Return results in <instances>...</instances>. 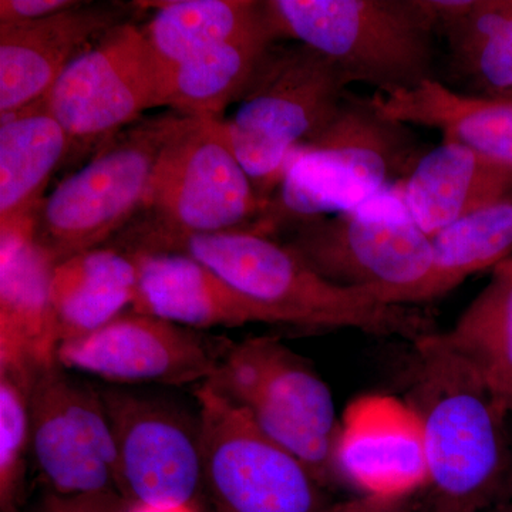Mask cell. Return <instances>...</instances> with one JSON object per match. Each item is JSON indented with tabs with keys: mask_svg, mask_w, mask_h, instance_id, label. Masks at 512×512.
Here are the masks:
<instances>
[{
	"mask_svg": "<svg viewBox=\"0 0 512 512\" xmlns=\"http://www.w3.org/2000/svg\"><path fill=\"white\" fill-rule=\"evenodd\" d=\"M419 491L399 494H365L319 512H420Z\"/></svg>",
	"mask_w": 512,
	"mask_h": 512,
	"instance_id": "obj_30",
	"label": "cell"
},
{
	"mask_svg": "<svg viewBox=\"0 0 512 512\" xmlns=\"http://www.w3.org/2000/svg\"><path fill=\"white\" fill-rule=\"evenodd\" d=\"M433 281L429 301L468 276L512 258V198L467 215L431 238Z\"/></svg>",
	"mask_w": 512,
	"mask_h": 512,
	"instance_id": "obj_26",
	"label": "cell"
},
{
	"mask_svg": "<svg viewBox=\"0 0 512 512\" xmlns=\"http://www.w3.org/2000/svg\"><path fill=\"white\" fill-rule=\"evenodd\" d=\"M207 382L299 458L320 484L336 474L340 421L328 384L308 360L279 340L247 339L229 346Z\"/></svg>",
	"mask_w": 512,
	"mask_h": 512,
	"instance_id": "obj_9",
	"label": "cell"
},
{
	"mask_svg": "<svg viewBox=\"0 0 512 512\" xmlns=\"http://www.w3.org/2000/svg\"><path fill=\"white\" fill-rule=\"evenodd\" d=\"M497 97H500V99H507V100L512 101V92L504 93V94H501V96H497Z\"/></svg>",
	"mask_w": 512,
	"mask_h": 512,
	"instance_id": "obj_35",
	"label": "cell"
},
{
	"mask_svg": "<svg viewBox=\"0 0 512 512\" xmlns=\"http://www.w3.org/2000/svg\"><path fill=\"white\" fill-rule=\"evenodd\" d=\"M72 150V141L42 100L2 117L0 245L32 237L47 184Z\"/></svg>",
	"mask_w": 512,
	"mask_h": 512,
	"instance_id": "obj_20",
	"label": "cell"
},
{
	"mask_svg": "<svg viewBox=\"0 0 512 512\" xmlns=\"http://www.w3.org/2000/svg\"><path fill=\"white\" fill-rule=\"evenodd\" d=\"M55 266L33 237L0 247V370L35 375L40 367L59 362Z\"/></svg>",
	"mask_w": 512,
	"mask_h": 512,
	"instance_id": "obj_17",
	"label": "cell"
},
{
	"mask_svg": "<svg viewBox=\"0 0 512 512\" xmlns=\"http://www.w3.org/2000/svg\"><path fill=\"white\" fill-rule=\"evenodd\" d=\"M488 512H512V497L501 501V503L495 504L493 508L488 510Z\"/></svg>",
	"mask_w": 512,
	"mask_h": 512,
	"instance_id": "obj_33",
	"label": "cell"
},
{
	"mask_svg": "<svg viewBox=\"0 0 512 512\" xmlns=\"http://www.w3.org/2000/svg\"><path fill=\"white\" fill-rule=\"evenodd\" d=\"M128 512H195L192 507H151V505L133 504Z\"/></svg>",
	"mask_w": 512,
	"mask_h": 512,
	"instance_id": "obj_32",
	"label": "cell"
},
{
	"mask_svg": "<svg viewBox=\"0 0 512 512\" xmlns=\"http://www.w3.org/2000/svg\"><path fill=\"white\" fill-rule=\"evenodd\" d=\"M288 231L292 238L285 245L332 284L373 293L389 305L429 301L433 245L402 198L369 201Z\"/></svg>",
	"mask_w": 512,
	"mask_h": 512,
	"instance_id": "obj_8",
	"label": "cell"
},
{
	"mask_svg": "<svg viewBox=\"0 0 512 512\" xmlns=\"http://www.w3.org/2000/svg\"><path fill=\"white\" fill-rule=\"evenodd\" d=\"M188 120L170 110L109 138L45 197L33 224L36 244L59 264L123 232L143 208L161 151Z\"/></svg>",
	"mask_w": 512,
	"mask_h": 512,
	"instance_id": "obj_7",
	"label": "cell"
},
{
	"mask_svg": "<svg viewBox=\"0 0 512 512\" xmlns=\"http://www.w3.org/2000/svg\"><path fill=\"white\" fill-rule=\"evenodd\" d=\"M441 335L504 404L512 393V258L494 268L454 328Z\"/></svg>",
	"mask_w": 512,
	"mask_h": 512,
	"instance_id": "obj_25",
	"label": "cell"
},
{
	"mask_svg": "<svg viewBox=\"0 0 512 512\" xmlns=\"http://www.w3.org/2000/svg\"><path fill=\"white\" fill-rule=\"evenodd\" d=\"M335 470L366 494L426 488V453L416 414L389 396L356 400L340 421Z\"/></svg>",
	"mask_w": 512,
	"mask_h": 512,
	"instance_id": "obj_16",
	"label": "cell"
},
{
	"mask_svg": "<svg viewBox=\"0 0 512 512\" xmlns=\"http://www.w3.org/2000/svg\"><path fill=\"white\" fill-rule=\"evenodd\" d=\"M512 198V170L463 144L443 141L407 174L402 201L427 237Z\"/></svg>",
	"mask_w": 512,
	"mask_h": 512,
	"instance_id": "obj_19",
	"label": "cell"
},
{
	"mask_svg": "<svg viewBox=\"0 0 512 512\" xmlns=\"http://www.w3.org/2000/svg\"><path fill=\"white\" fill-rule=\"evenodd\" d=\"M117 450L119 491L130 504L192 507L201 484L200 424L137 394L101 393Z\"/></svg>",
	"mask_w": 512,
	"mask_h": 512,
	"instance_id": "obj_13",
	"label": "cell"
},
{
	"mask_svg": "<svg viewBox=\"0 0 512 512\" xmlns=\"http://www.w3.org/2000/svg\"><path fill=\"white\" fill-rule=\"evenodd\" d=\"M421 512H440V511H436V510H433V508L426 507V508H421Z\"/></svg>",
	"mask_w": 512,
	"mask_h": 512,
	"instance_id": "obj_36",
	"label": "cell"
},
{
	"mask_svg": "<svg viewBox=\"0 0 512 512\" xmlns=\"http://www.w3.org/2000/svg\"><path fill=\"white\" fill-rule=\"evenodd\" d=\"M406 143L402 124L384 120L367 100L346 99L322 133L293 151L264 214L245 231L272 237L362 207L409 163Z\"/></svg>",
	"mask_w": 512,
	"mask_h": 512,
	"instance_id": "obj_5",
	"label": "cell"
},
{
	"mask_svg": "<svg viewBox=\"0 0 512 512\" xmlns=\"http://www.w3.org/2000/svg\"><path fill=\"white\" fill-rule=\"evenodd\" d=\"M275 42L268 25L212 47L161 77L157 107L190 117L224 119L245 92L266 50Z\"/></svg>",
	"mask_w": 512,
	"mask_h": 512,
	"instance_id": "obj_23",
	"label": "cell"
},
{
	"mask_svg": "<svg viewBox=\"0 0 512 512\" xmlns=\"http://www.w3.org/2000/svg\"><path fill=\"white\" fill-rule=\"evenodd\" d=\"M265 208L224 120L190 117L161 151L143 208L116 247L151 252L174 239L244 231Z\"/></svg>",
	"mask_w": 512,
	"mask_h": 512,
	"instance_id": "obj_3",
	"label": "cell"
},
{
	"mask_svg": "<svg viewBox=\"0 0 512 512\" xmlns=\"http://www.w3.org/2000/svg\"><path fill=\"white\" fill-rule=\"evenodd\" d=\"M200 406L204 484L221 512H319V483L238 404L204 382Z\"/></svg>",
	"mask_w": 512,
	"mask_h": 512,
	"instance_id": "obj_10",
	"label": "cell"
},
{
	"mask_svg": "<svg viewBox=\"0 0 512 512\" xmlns=\"http://www.w3.org/2000/svg\"><path fill=\"white\" fill-rule=\"evenodd\" d=\"M350 80L311 47L272 43L224 120L232 150L268 204L293 151L322 133L345 104Z\"/></svg>",
	"mask_w": 512,
	"mask_h": 512,
	"instance_id": "obj_6",
	"label": "cell"
},
{
	"mask_svg": "<svg viewBox=\"0 0 512 512\" xmlns=\"http://www.w3.org/2000/svg\"><path fill=\"white\" fill-rule=\"evenodd\" d=\"M62 367L59 362L40 367L30 384L36 466L55 494H120L116 443L103 397Z\"/></svg>",
	"mask_w": 512,
	"mask_h": 512,
	"instance_id": "obj_12",
	"label": "cell"
},
{
	"mask_svg": "<svg viewBox=\"0 0 512 512\" xmlns=\"http://www.w3.org/2000/svg\"><path fill=\"white\" fill-rule=\"evenodd\" d=\"M133 504L120 494L47 495L40 512H128Z\"/></svg>",
	"mask_w": 512,
	"mask_h": 512,
	"instance_id": "obj_29",
	"label": "cell"
},
{
	"mask_svg": "<svg viewBox=\"0 0 512 512\" xmlns=\"http://www.w3.org/2000/svg\"><path fill=\"white\" fill-rule=\"evenodd\" d=\"M231 345L197 330L134 312L57 349L60 365L116 383L207 382Z\"/></svg>",
	"mask_w": 512,
	"mask_h": 512,
	"instance_id": "obj_14",
	"label": "cell"
},
{
	"mask_svg": "<svg viewBox=\"0 0 512 512\" xmlns=\"http://www.w3.org/2000/svg\"><path fill=\"white\" fill-rule=\"evenodd\" d=\"M136 8L80 2L47 18L0 25V116L45 99L64 69L101 36L131 22Z\"/></svg>",
	"mask_w": 512,
	"mask_h": 512,
	"instance_id": "obj_15",
	"label": "cell"
},
{
	"mask_svg": "<svg viewBox=\"0 0 512 512\" xmlns=\"http://www.w3.org/2000/svg\"><path fill=\"white\" fill-rule=\"evenodd\" d=\"M262 6L275 42L311 47L338 64L350 83L392 92L433 79L437 29L424 0H271Z\"/></svg>",
	"mask_w": 512,
	"mask_h": 512,
	"instance_id": "obj_4",
	"label": "cell"
},
{
	"mask_svg": "<svg viewBox=\"0 0 512 512\" xmlns=\"http://www.w3.org/2000/svg\"><path fill=\"white\" fill-rule=\"evenodd\" d=\"M456 67L483 92L481 96L512 92V19Z\"/></svg>",
	"mask_w": 512,
	"mask_h": 512,
	"instance_id": "obj_28",
	"label": "cell"
},
{
	"mask_svg": "<svg viewBox=\"0 0 512 512\" xmlns=\"http://www.w3.org/2000/svg\"><path fill=\"white\" fill-rule=\"evenodd\" d=\"M136 258L117 247L90 249L56 264L52 302L60 345L103 328L133 305Z\"/></svg>",
	"mask_w": 512,
	"mask_h": 512,
	"instance_id": "obj_22",
	"label": "cell"
},
{
	"mask_svg": "<svg viewBox=\"0 0 512 512\" xmlns=\"http://www.w3.org/2000/svg\"><path fill=\"white\" fill-rule=\"evenodd\" d=\"M160 74L143 28L127 22L80 53L42 99L73 147L109 140L157 109Z\"/></svg>",
	"mask_w": 512,
	"mask_h": 512,
	"instance_id": "obj_11",
	"label": "cell"
},
{
	"mask_svg": "<svg viewBox=\"0 0 512 512\" xmlns=\"http://www.w3.org/2000/svg\"><path fill=\"white\" fill-rule=\"evenodd\" d=\"M414 346L406 403L423 433L429 507L488 511L510 498L508 410L441 333L423 336Z\"/></svg>",
	"mask_w": 512,
	"mask_h": 512,
	"instance_id": "obj_1",
	"label": "cell"
},
{
	"mask_svg": "<svg viewBox=\"0 0 512 512\" xmlns=\"http://www.w3.org/2000/svg\"><path fill=\"white\" fill-rule=\"evenodd\" d=\"M262 25V2L175 0L163 3L143 32L161 80L178 64Z\"/></svg>",
	"mask_w": 512,
	"mask_h": 512,
	"instance_id": "obj_24",
	"label": "cell"
},
{
	"mask_svg": "<svg viewBox=\"0 0 512 512\" xmlns=\"http://www.w3.org/2000/svg\"><path fill=\"white\" fill-rule=\"evenodd\" d=\"M504 406L505 409L508 410V413H512V393L505 399Z\"/></svg>",
	"mask_w": 512,
	"mask_h": 512,
	"instance_id": "obj_34",
	"label": "cell"
},
{
	"mask_svg": "<svg viewBox=\"0 0 512 512\" xmlns=\"http://www.w3.org/2000/svg\"><path fill=\"white\" fill-rule=\"evenodd\" d=\"M77 0H2L0 25L32 22L79 5Z\"/></svg>",
	"mask_w": 512,
	"mask_h": 512,
	"instance_id": "obj_31",
	"label": "cell"
},
{
	"mask_svg": "<svg viewBox=\"0 0 512 512\" xmlns=\"http://www.w3.org/2000/svg\"><path fill=\"white\" fill-rule=\"evenodd\" d=\"M367 101L384 120L436 128L444 141L512 170L511 100L458 93L430 79L410 89L376 92Z\"/></svg>",
	"mask_w": 512,
	"mask_h": 512,
	"instance_id": "obj_21",
	"label": "cell"
},
{
	"mask_svg": "<svg viewBox=\"0 0 512 512\" xmlns=\"http://www.w3.org/2000/svg\"><path fill=\"white\" fill-rule=\"evenodd\" d=\"M151 252H180L220 275L266 323L312 329H355L414 342L430 335V320L413 306L389 305L360 289L322 278L288 245L252 231L174 239Z\"/></svg>",
	"mask_w": 512,
	"mask_h": 512,
	"instance_id": "obj_2",
	"label": "cell"
},
{
	"mask_svg": "<svg viewBox=\"0 0 512 512\" xmlns=\"http://www.w3.org/2000/svg\"><path fill=\"white\" fill-rule=\"evenodd\" d=\"M33 375L0 370V512H16L22 501L30 437Z\"/></svg>",
	"mask_w": 512,
	"mask_h": 512,
	"instance_id": "obj_27",
	"label": "cell"
},
{
	"mask_svg": "<svg viewBox=\"0 0 512 512\" xmlns=\"http://www.w3.org/2000/svg\"><path fill=\"white\" fill-rule=\"evenodd\" d=\"M136 258L133 311L190 329L264 322L220 275L180 252H131Z\"/></svg>",
	"mask_w": 512,
	"mask_h": 512,
	"instance_id": "obj_18",
	"label": "cell"
}]
</instances>
